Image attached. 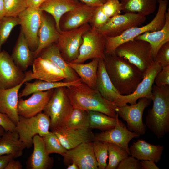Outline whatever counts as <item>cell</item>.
<instances>
[{"label": "cell", "instance_id": "cb8c5ba5", "mask_svg": "<svg viewBox=\"0 0 169 169\" xmlns=\"http://www.w3.org/2000/svg\"><path fill=\"white\" fill-rule=\"evenodd\" d=\"M23 81L12 88H0V112L7 115L16 124L19 119L17 111L19 90Z\"/></svg>", "mask_w": 169, "mask_h": 169}, {"label": "cell", "instance_id": "f35d334b", "mask_svg": "<svg viewBox=\"0 0 169 169\" xmlns=\"http://www.w3.org/2000/svg\"><path fill=\"white\" fill-rule=\"evenodd\" d=\"M95 156L98 163V168L105 169L108 157V143L99 141L93 142Z\"/></svg>", "mask_w": 169, "mask_h": 169}, {"label": "cell", "instance_id": "44dd1931", "mask_svg": "<svg viewBox=\"0 0 169 169\" xmlns=\"http://www.w3.org/2000/svg\"><path fill=\"white\" fill-rule=\"evenodd\" d=\"M59 35V33L56 28L55 22L43 11L42 22L38 33V46L33 52L34 59L38 57L43 49L53 44L57 43Z\"/></svg>", "mask_w": 169, "mask_h": 169}, {"label": "cell", "instance_id": "30bf717a", "mask_svg": "<svg viewBox=\"0 0 169 169\" xmlns=\"http://www.w3.org/2000/svg\"><path fill=\"white\" fill-rule=\"evenodd\" d=\"M137 103L128 105L117 106L116 112L119 116L127 123V128L130 131L143 135L146 132V126L143 121L144 111L150 104V100L142 98Z\"/></svg>", "mask_w": 169, "mask_h": 169}, {"label": "cell", "instance_id": "11a10c76", "mask_svg": "<svg viewBox=\"0 0 169 169\" xmlns=\"http://www.w3.org/2000/svg\"><path fill=\"white\" fill-rule=\"evenodd\" d=\"M5 131L4 129L0 126V137L2 135Z\"/></svg>", "mask_w": 169, "mask_h": 169}, {"label": "cell", "instance_id": "d6986e66", "mask_svg": "<svg viewBox=\"0 0 169 169\" xmlns=\"http://www.w3.org/2000/svg\"><path fill=\"white\" fill-rule=\"evenodd\" d=\"M54 89L34 92L25 100L21 98L18 99L17 111L19 116L29 117L42 112L50 100Z\"/></svg>", "mask_w": 169, "mask_h": 169}, {"label": "cell", "instance_id": "484cf974", "mask_svg": "<svg viewBox=\"0 0 169 169\" xmlns=\"http://www.w3.org/2000/svg\"><path fill=\"white\" fill-rule=\"evenodd\" d=\"M11 56L16 65L23 71L32 65L35 59L21 29Z\"/></svg>", "mask_w": 169, "mask_h": 169}, {"label": "cell", "instance_id": "6da1fadb", "mask_svg": "<svg viewBox=\"0 0 169 169\" xmlns=\"http://www.w3.org/2000/svg\"><path fill=\"white\" fill-rule=\"evenodd\" d=\"M104 60L107 73L119 93L122 95L133 93L143 77L139 69L115 54H105Z\"/></svg>", "mask_w": 169, "mask_h": 169}, {"label": "cell", "instance_id": "d590c367", "mask_svg": "<svg viewBox=\"0 0 169 169\" xmlns=\"http://www.w3.org/2000/svg\"><path fill=\"white\" fill-rule=\"evenodd\" d=\"M129 155L127 151L121 147L108 143L109 162L105 169H116L120 163Z\"/></svg>", "mask_w": 169, "mask_h": 169}, {"label": "cell", "instance_id": "9c48e42d", "mask_svg": "<svg viewBox=\"0 0 169 169\" xmlns=\"http://www.w3.org/2000/svg\"><path fill=\"white\" fill-rule=\"evenodd\" d=\"M91 28L89 23L59 33L57 46L64 60L72 62L78 57L83 35Z\"/></svg>", "mask_w": 169, "mask_h": 169}, {"label": "cell", "instance_id": "7a4b0ae2", "mask_svg": "<svg viewBox=\"0 0 169 169\" xmlns=\"http://www.w3.org/2000/svg\"><path fill=\"white\" fill-rule=\"evenodd\" d=\"M66 90L73 107L99 112L113 117L117 115V106L114 103L105 99L96 89L82 82L66 87Z\"/></svg>", "mask_w": 169, "mask_h": 169}, {"label": "cell", "instance_id": "277c9868", "mask_svg": "<svg viewBox=\"0 0 169 169\" xmlns=\"http://www.w3.org/2000/svg\"><path fill=\"white\" fill-rule=\"evenodd\" d=\"M157 2L159 5L157 13L149 23L141 27H132L116 37H105V54H115L117 48L123 43L134 39L136 37L145 32L157 31L163 27L165 22L168 0H157Z\"/></svg>", "mask_w": 169, "mask_h": 169}, {"label": "cell", "instance_id": "7bdbcfd3", "mask_svg": "<svg viewBox=\"0 0 169 169\" xmlns=\"http://www.w3.org/2000/svg\"><path fill=\"white\" fill-rule=\"evenodd\" d=\"M154 62L162 67L169 65V42L160 48L155 59Z\"/></svg>", "mask_w": 169, "mask_h": 169}, {"label": "cell", "instance_id": "7c38bea8", "mask_svg": "<svg viewBox=\"0 0 169 169\" xmlns=\"http://www.w3.org/2000/svg\"><path fill=\"white\" fill-rule=\"evenodd\" d=\"M162 67L154 61L143 75V79L132 93L127 95H120L116 104L117 106H122L129 103L133 104L142 98L152 100L153 85L157 74Z\"/></svg>", "mask_w": 169, "mask_h": 169}, {"label": "cell", "instance_id": "52a82bcc", "mask_svg": "<svg viewBox=\"0 0 169 169\" xmlns=\"http://www.w3.org/2000/svg\"><path fill=\"white\" fill-rule=\"evenodd\" d=\"M50 119L44 112L29 117L19 116L15 130L20 140L26 148H30L33 145V139L36 135L43 137L49 131Z\"/></svg>", "mask_w": 169, "mask_h": 169}, {"label": "cell", "instance_id": "e575fe53", "mask_svg": "<svg viewBox=\"0 0 169 169\" xmlns=\"http://www.w3.org/2000/svg\"><path fill=\"white\" fill-rule=\"evenodd\" d=\"M63 128L69 129H89L88 111L73 107Z\"/></svg>", "mask_w": 169, "mask_h": 169}, {"label": "cell", "instance_id": "5b68a950", "mask_svg": "<svg viewBox=\"0 0 169 169\" xmlns=\"http://www.w3.org/2000/svg\"><path fill=\"white\" fill-rule=\"evenodd\" d=\"M115 54L135 65L143 75L154 61L150 44L141 40L134 39L123 43L116 49Z\"/></svg>", "mask_w": 169, "mask_h": 169}, {"label": "cell", "instance_id": "836d02e7", "mask_svg": "<svg viewBox=\"0 0 169 169\" xmlns=\"http://www.w3.org/2000/svg\"><path fill=\"white\" fill-rule=\"evenodd\" d=\"M89 119V128L105 131L114 128L116 125L117 114L113 117L103 113L96 111H88Z\"/></svg>", "mask_w": 169, "mask_h": 169}, {"label": "cell", "instance_id": "816d5d0a", "mask_svg": "<svg viewBox=\"0 0 169 169\" xmlns=\"http://www.w3.org/2000/svg\"><path fill=\"white\" fill-rule=\"evenodd\" d=\"M22 168L23 166L21 163L13 159L9 162L5 169H22Z\"/></svg>", "mask_w": 169, "mask_h": 169}, {"label": "cell", "instance_id": "8992f818", "mask_svg": "<svg viewBox=\"0 0 169 169\" xmlns=\"http://www.w3.org/2000/svg\"><path fill=\"white\" fill-rule=\"evenodd\" d=\"M73 107L67 93L66 87L54 89L43 111L50 118L52 131L64 127Z\"/></svg>", "mask_w": 169, "mask_h": 169}, {"label": "cell", "instance_id": "f907efd6", "mask_svg": "<svg viewBox=\"0 0 169 169\" xmlns=\"http://www.w3.org/2000/svg\"><path fill=\"white\" fill-rule=\"evenodd\" d=\"M88 5L96 7L100 6L104 3L107 0H77Z\"/></svg>", "mask_w": 169, "mask_h": 169}, {"label": "cell", "instance_id": "ac0fdd59", "mask_svg": "<svg viewBox=\"0 0 169 169\" xmlns=\"http://www.w3.org/2000/svg\"><path fill=\"white\" fill-rule=\"evenodd\" d=\"M64 162L75 163L79 169H98L93 142L82 143L69 150L62 156Z\"/></svg>", "mask_w": 169, "mask_h": 169}, {"label": "cell", "instance_id": "ffe728a7", "mask_svg": "<svg viewBox=\"0 0 169 169\" xmlns=\"http://www.w3.org/2000/svg\"><path fill=\"white\" fill-rule=\"evenodd\" d=\"M54 132L63 146L67 150L79 145L94 141V134L90 129H57Z\"/></svg>", "mask_w": 169, "mask_h": 169}, {"label": "cell", "instance_id": "f1b7e54d", "mask_svg": "<svg viewBox=\"0 0 169 169\" xmlns=\"http://www.w3.org/2000/svg\"><path fill=\"white\" fill-rule=\"evenodd\" d=\"M79 2L77 0H45L39 8L52 16L56 28L60 33L61 31L59 26L61 18L65 13L75 8Z\"/></svg>", "mask_w": 169, "mask_h": 169}, {"label": "cell", "instance_id": "e0dca14e", "mask_svg": "<svg viewBox=\"0 0 169 169\" xmlns=\"http://www.w3.org/2000/svg\"><path fill=\"white\" fill-rule=\"evenodd\" d=\"M96 7L80 2L75 8L62 17L59 23L60 30L68 31L89 23Z\"/></svg>", "mask_w": 169, "mask_h": 169}, {"label": "cell", "instance_id": "f6af8a7d", "mask_svg": "<svg viewBox=\"0 0 169 169\" xmlns=\"http://www.w3.org/2000/svg\"><path fill=\"white\" fill-rule=\"evenodd\" d=\"M154 83L159 86L169 85V65L162 67L156 75Z\"/></svg>", "mask_w": 169, "mask_h": 169}, {"label": "cell", "instance_id": "ab89813d", "mask_svg": "<svg viewBox=\"0 0 169 169\" xmlns=\"http://www.w3.org/2000/svg\"><path fill=\"white\" fill-rule=\"evenodd\" d=\"M5 16L17 17L27 8L25 0H3Z\"/></svg>", "mask_w": 169, "mask_h": 169}, {"label": "cell", "instance_id": "9a60e30c", "mask_svg": "<svg viewBox=\"0 0 169 169\" xmlns=\"http://www.w3.org/2000/svg\"><path fill=\"white\" fill-rule=\"evenodd\" d=\"M118 117L116 125L114 128L94 135V141H99L117 145L130 155L129 142L133 139L138 138L140 135L129 131Z\"/></svg>", "mask_w": 169, "mask_h": 169}, {"label": "cell", "instance_id": "603a6c76", "mask_svg": "<svg viewBox=\"0 0 169 169\" xmlns=\"http://www.w3.org/2000/svg\"><path fill=\"white\" fill-rule=\"evenodd\" d=\"M164 147L160 145L151 144L139 139L129 147L130 155L139 160H151L157 163L161 159Z\"/></svg>", "mask_w": 169, "mask_h": 169}, {"label": "cell", "instance_id": "1f68e13d", "mask_svg": "<svg viewBox=\"0 0 169 169\" xmlns=\"http://www.w3.org/2000/svg\"><path fill=\"white\" fill-rule=\"evenodd\" d=\"M82 82L80 78L76 80L66 82L60 81L56 82H49L38 80L33 83L25 82L24 88L18 94L19 98L27 96L31 94L38 91L48 90L60 87H68L78 84Z\"/></svg>", "mask_w": 169, "mask_h": 169}, {"label": "cell", "instance_id": "f5cc1de1", "mask_svg": "<svg viewBox=\"0 0 169 169\" xmlns=\"http://www.w3.org/2000/svg\"><path fill=\"white\" fill-rule=\"evenodd\" d=\"M5 17L3 0H0V21Z\"/></svg>", "mask_w": 169, "mask_h": 169}, {"label": "cell", "instance_id": "7402d4cb", "mask_svg": "<svg viewBox=\"0 0 169 169\" xmlns=\"http://www.w3.org/2000/svg\"><path fill=\"white\" fill-rule=\"evenodd\" d=\"M33 152L26 162L28 169H49L53 166V160L46 152L43 137L38 135L33 138Z\"/></svg>", "mask_w": 169, "mask_h": 169}, {"label": "cell", "instance_id": "3957f363", "mask_svg": "<svg viewBox=\"0 0 169 169\" xmlns=\"http://www.w3.org/2000/svg\"><path fill=\"white\" fill-rule=\"evenodd\" d=\"M153 105L149 110L145 125L157 138H163L169 132V86L154 85L152 89Z\"/></svg>", "mask_w": 169, "mask_h": 169}, {"label": "cell", "instance_id": "8d00e7d4", "mask_svg": "<svg viewBox=\"0 0 169 169\" xmlns=\"http://www.w3.org/2000/svg\"><path fill=\"white\" fill-rule=\"evenodd\" d=\"M42 137L48 154L57 153L63 156L67 151L62 145L54 132L49 131Z\"/></svg>", "mask_w": 169, "mask_h": 169}, {"label": "cell", "instance_id": "5bb4252c", "mask_svg": "<svg viewBox=\"0 0 169 169\" xmlns=\"http://www.w3.org/2000/svg\"><path fill=\"white\" fill-rule=\"evenodd\" d=\"M32 71L25 72L24 81L36 79L49 82L64 81L67 76L64 72L51 61L38 57L32 64Z\"/></svg>", "mask_w": 169, "mask_h": 169}, {"label": "cell", "instance_id": "bcb514c9", "mask_svg": "<svg viewBox=\"0 0 169 169\" xmlns=\"http://www.w3.org/2000/svg\"><path fill=\"white\" fill-rule=\"evenodd\" d=\"M0 126L5 131H13L16 125L7 115L0 112Z\"/></svg>", "mask_w": 169, "mask_h": 169}, {"label": "cell", "instance_id": "74e56055", "mask_svg": "<svg viewBox=\"0 0 169 169\" xmlns=\"http://www.w3.org/2000/svg\"><path fill=\"white\" fill-rule=\"evenodd\" d=\"M18 17H5L0 21V52L2 45L6 42L13 29L19 24Z\"/></svg>", "mask_w": 169, "mask_h": 169}, {"label": "cell", "instance_id": "83f0119b", "mask_svg": "<svg viewBox=\"0 0 169 169\" xmlns=\"http://www.w3.org/2000/svg\"><path fill=\"white\" fill-rule=\"evenodd\" d=\"M38 57L51 61L63 71L67 77L64 81L72 82L80 78L63 58L56 43L53 44L43 49Z\"/></svg>", "mask_w": 169, "mask_h": 169}, {"label": "cell", "instance_id": "ee69618b", "mask_svg": "<svg viewBox=\"0 0 169 169\" xmlns=\"http://www.w3.org/2000/svg\"><path fill=\"white\" fill-rule=\"evenodd\" d=\"M117 169H141L140 161L132 156H129L119 164Z\"/></svg>", "mask_w": 169, "mask_h": 169}, {"label": "cell", "instance_id": "f546056e", "mask_svg": "<svg viewBox=\"0 0 169 169\" xmlns=\"http://www.w3.org/2000/svg\"><path fill=\"white\" fill-rule=\"evenodd\" d=\"M25 148L15 130L4 131L0 137V155H11L15 159L22 155Z\"/></svg>", "mask_w": 169, "mask_h": 169}, {"label": "cell", "instance_id": "681fc988", "mask_svg": "<svg viewBox=\"0 0 169 169\" xmlns=\"http://www.w3.org/2000/svg\"><path fill=\"white\" fill-rule=\"evenodd\" d=\"M45 0H25L27 8L39 9Z\"/></svg>", "mask_w": 169, "mask_h": 169}, {"label": "cell", "instance_id": "db71d44e", "mask_svg": "<svg viewBox=\"0 0 169 169\" xmlns=\"http://www.w3.org/2000/svg\"><path fill=\"white\" fill-rule=\"evenodd\" d=\"M67 169H79L77 165L74 163L72 162L67 168Z\"/></svg>", "mask_w": 169, "mask_h": 169}, {"label": "cell", "instance_id": "b9f144b4", "mask_svg": "<svg viewBox=\"0 0 169 169\" xmlns=\"http://www.w3.org/2000/svg\"><path fill=\"white\" fill-rule=\"evenodd\" d=\"M109 18L102 12L100 6H99L96 8L89 24L91 27L98 29L106 23Z\"/></svg>", "mask_w": 169, "mask_h": 169}, {"label": "cell", "instance_id": "4fadbf2b", "mask_svg": "<svg viewBox=\"0 0 169 169\" xmlns=\"http://www.w3.org/2000/svg\"><path fill=\"white\" fill-rule=\"evenodd\" d=\"M43 11L40 8H27L18 16L19 24L30 50L34 51L38 44V33Z\"/></svg>", "mask_w": 169, "mask_h": 169}, {"label": "cell", "instance_id": "8fae6325", "mask_svg": "<svg viewBox=\"0 0 169 169\" xmlns=\"http://www.w3.org/2000/svg\"><path fill=\"white\" fill-rule=\"evenodd\" d=\"M146 19V16L138 13H126L110 18L106 23L96 29L105 37H116L130 28L141 26Z\"/></svg>", "mask_w": 169, "mask_h": 169}, {"label": "cell", "instance_id": "d6a6232c", "mask_svg": "<svg viewBox=\"0 0 169 169\" xmlns=\"http://www.w3.org/2000/svg\"><path fill=\"white\" fill-rule=\"evenodd\" d=\"M157 0H120L122 11L146 16L155 11Z\"/></svg>", "mask_w": 169, "mask_h": 169}, {"label": "cell", "instance_id": "d4e9b609", "mask_svg": "<svg viewBox=\"0 0 169 169\" xmlns=\"http://www.w3.org/2000/svg\"><path fill=\"white\" fill-rule=\"evenodd\" d=\"M96 87L105 99L113 103L116 105L121 95L110 80L106 71L103 59H99Z\"/></svg>", "mask_w": 169, "mask_h": 169}, {"label": "cell", "instance_id": "4316f807", "mask_svg": "<svg viewBox=\"0 0 169 169\" xmlns=\"http://www.w3.org/2000/svg\"><path fill=\"white\" fill-rule=\"evenodd\" d=\"M136 40L146 41L150 44L154 59L160 48L169 42V11L166 12L164 24L161 29L154 31L145 32L136 37Z\"/></svg>", "mask_w": 169, "mask_h": 169}, {"label": "cell", "instance_id": "2e32d148", "mask_svg": "<svg viewBox=\"0 0 169 169\" xmlns=\"http://www.w3.org/2000/svg\"><path fill=\"white\" fill-rule=\"evenodd\" d=\"M25 75L5 50L0 52V88L8 89L24 81Z\"/></svg>", "mask_w": 169, "mask_h": 169}, {"label": "cell", "instance_id": "c3c4849f", "mask_svg": "<svg viewBox=\"0 0 169 169\" xmlns=\"http://www.w3.org/2000/svg\"><path fill=\"white\" fill-rule=\"evenodd\" d=\"M155 163L151 160H143L140 162L141 169H159Z\"/></svg>", "mask_w": 169, "mask_h": 169}, {"label": "cell", "instance_id": "60d3db41", "mask_svg": "<svg viewBox=\"0 0 169 169\" xmlns=\"http://www.w3.org/2000/svg\"><path fill=\"white\" fill-rule=\"evenodd\" d=\"M100 7L104 13L110 18L120 14L122 11L121 4L118 0H107Z\"/></svg>", "mask_w": 169, "mask_h": 169}, {"label": "cell", "instance_id": "7dc6e473", "mask_svg": "<svg viewBox=\"0 0 169 169\" xmlns=\"http://www.w3.org/2000/svg\"><path fill=\"white\" fill-rule=\"evenodd\" d=\"M13 159L15 158L11 155H0V169H5L9 162Z\"/></svg>", "mask_w": 169, "mask_h": 169}, {"label": "cell", "instance_id": "ba28073f", "mask_svg": "<svg viewBox=\"0 0 169 169\" xmlns=\"http://www.w3.org/2000/svg\"><path fill=\"white\" fill-rule=\"evenodd\" d=\"M83 41L77 58L71 62L84 63L89 59L105 58V37L96 29L91 27L83 35Z\"/></svg>", "mask_w": 169, "mask_h": 169}, {"label": "cell", "instance_id": "4dcf8cb0", "mask_svg": "<svg viewBox=\"0 0 169 169\" xmlns=\"http://www.w3.org/2000/svg\"><path fill=\"white\" fill-rule=\"evenodd\" d=\"M99 59H94L86 64H77L67 62L77 74L82 81L90 87L96 89V84Z\"/></svg>", "mask_w": 169, "mask_h": 169}]
</instances>
